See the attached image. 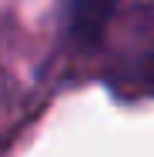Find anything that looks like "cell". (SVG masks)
Returning <instances> with one entry per match:
<instances>
[{
	"label": "cell",
	"mask_w": 154,
	"mask_h": 157,
	"mask_svg": "<svg viewBox=\"0 0 154 157\" xmlns=\"http://www.w3.org/2000/svg\"><path fill=\"white\" fill-rule=\"evenodd\" d=\"M114 13V0H70L67 3V33L81 44H94Z\"/></svg>",
	"instance_id": "1"
}]
</instances>
